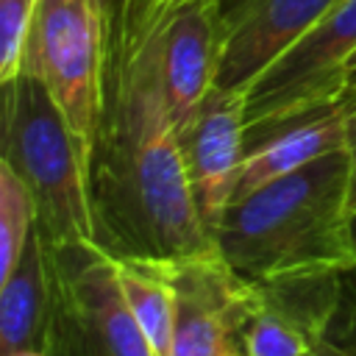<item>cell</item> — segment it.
Returning a JSON list of instances; mask_svg holds the SVG:
<instances>
[{"label":"cell","instance_id":"4fadbf2b","mask_svg":"<svg viewBox=\"0 0 356 356\" xmlns=\"http://www.w3.org/2000/svg\"><path fill=\"white\" fill-rule=\"evenodd\" d=\"M50 303L44 239L33 228L19 261L0 281V356L17 350H44V323Z\"/></svg>","mask_w":356,"mask_h":356},{"label":"cell","instance_id":"e0dca14e","mask_svg":"<svg viewBox=\"0 0 356 356\" xmlns=\"http://www.w3.org/2000/svg\"><path fill=\"white\" fill-rule=\"evenodd\" d=\"M36 8L39 0H0V83H8L22 72Z\"/></svg>","mask_w":356,"mask_h":356},{"label":"cell","instance_id":"7402d4cb","mask_svg":"<svg viewBox=\"0 0 356 356\" xmlns=\"http://www.w3.org/2000/svg\"><path fill=\"white\" fill-rule=\"evenodd\" d=\"M345 92H356V53H353V58H350V64H348V86H345ZM342 92V95H345Z\"/></svg>","mask_w":356,"mask_h":356},{"label":"cell","instance_id":"ac0fdd59","mask_svg":"<svg viewBox=\"0 0 356 356\" xmlns=\"http://www.w3.org/2000/svg\"><path fill=\"white\" fill-rule=\"evenodd\" d=\"M342 106L348 111V150H350V200L356 211V92H345Z\"/></svg>","mask_w":356,"mask_h":356},{"label":"cell","instance_id":"cb8c5ba5","mask_svg":"<svg viewBox=\"0 0 356 356\" xmlns=\"http://www.w3.org/2000/svg\"><path fill=\"white\" fill-rule=\"evenodd\" d=\"M350 331H353V337H356V306L350 309Z\"/></svg>","mask_w":356,"mask_h":356},{"label":"cell","instance_id":"8fae6325","mask_svg":"<svg viewBox=\"0 0 356 356\" xmlns=\"http://www.w3.org/2000/svg\"><path fill=\"white\" fill-rule=\"evenodd\" d=\"M167 111L178 125L214 86L222 53L220 0H192L175 8L147 39Z\"/></svg>","mask_w":356,"mask_h":356},{"label":"cell","instance_id":"30bf717a","mask_svg":"<svg viewBox=\"0 0 356 356\" xmlns=\"http://www.w3.org/2000/svg\"><path fill=\"white\" fill-rule=\"evenodd\" d=\"M342 275L259 284V300L239 331L248 356H312L339 306Z\"/></svg>","mask_w":356,"mask_h":356},{"label":"cell","instance_id":"d4e9b609","mask_svg":"<svg viewBox=\"0 0 356 356\" xmlns=\"http://www.w3.org/2000/svg\"><path fill=\"white\" fill-rule=\"evenodd\" d=\"M353 234H356V211H353Z\"/></svg>","mask_w":356,"mask_h":356},{"label":"cell","instance_id":"6da1fadb","mask_svg":"<svg viewBox=\"0 0 356 356\" xmlns=\"http://www.w3.org/2000/svg\"><path fill=\"white\" fill-rule=\"evenodd\" d=\"M86 192L95 242L114 259L172 261L220 250L195 209L147 42L106 61Z\"/></svg>","mask_w":356,"mask_h":356},{"label":"cell","instance_id":"603a6c76","mask_svg":"<svg viewBox=\"0 0 356 356\" xmlns=\"http://www.w3.org/2000/svg\"><path fill=\"white\" fill-rule=\"evenodd\" d=\"M11 356H47V353H44V350L31 348V350H17V353H11Z\"/></svg>","mask_w":356,"mask_h":356},{"label":"cell","instance_id":"484cf974","mask_svg":"<svg viewBox=\"0 0 356 356\" xmlns=\"http://www.w3.org/2000/svg\"><path fill=\"white\" fill-rule=\"evenodd\" d=\"M312 356H317V353H312Z\"/></svg>","mask_w":356,"mask_h":356},{"label":"cell","instance_id":"5bb4252c","mask_svg":"<svg viewBox=\"0 0 356 356\" xmlns=\"http://www.w3.org/2000/svg\"><path fill=\"white\" fill-rule=\"evenodd\" d=\"M117 275L131 314L156 356H170L172 345V289L159 261L117 259Z\"/></svg>","mask_w":356,"mask_h":356},{"label":"cell","instance_id":"7c38bea8","mask_svg":"<svg viewBox=\"0 0 356 356\" xmlns=\"http://www.w3.org/2000/svg\"><path fill=\"white\" fill-rule=\"evenodd\" d=\"M339 147H348V111L342 100H334L270 131L264 139L250 145L234 200Z\"/></svg>","mask_w":356,"mask_h":356},{"label":"cell","instance_id":"d6986e66","mask_svg":"<svg viewBox=\"0 0 356 356\" xmlns=\"http://www.w3.org/2000/svg\"><path fill=\"white\" fill-rule=\"evenodd\" d=\"M89 6L95 8V14H97V19H100V25L106 31V42H108V36L114 33V28H117V22L122 17L125 0H89Z\"/></svg>","mask_w":356,"mask_h":356},{"label":"cell","instance_id":"5b68a950","mask_svg":"<svg viewBox=\"0 0 356 356\" xmlns=\"http://www.w3.org/2000/svg\"><path fill=\"white\" fill-rule=\"evenodd\" d=\"M356 53V0H339L245 89L248 147L270 131L342 97Z\"/></svg>","mask_w":356,"mask_h":356},{"label":"cell","instance_id":"2e32d148","mask_svg":"<svg viewBox=\"0 0 356 356\" xmlns=\"http://www.w3.org/2000/svg\"><path fill=\"white\" fill-rule=\"evenodd\" d=\"M186 3H192V0H125L122 17L106 42V61H117V58L136 53L153 36V31L175 8L186 6Z\"/></svg>","mask_w":356,"mask_h":356},{"label":"cell","instance_id":"ffe728a7","mask_svg":"<svg viewBox=\"0 0 356 356\" xmlns=\"http://www.w3.org/2000/svg\"><path fill=\"white\" fill-rule=\"evenodd\" d=\"M314 353L317 356H356V350L353 348H348V345H342V342H334V339H320V345L314 348Z\"/></svg>","mask_w":356,"mask_h":356},{"label":"cell","instance_id":"8992f818","mask_svg":"<svg viewBox=\"0 0 356 356\" xmlns=\"http://www.w3.org/2000/svg\"><path fill=\"white\" fill-rule=\"evenodd\" d=\"M22 70H31L61 108L86 172L106 72V31L89 0H39Z\"/></svg>","mask_w":356,"mask_h":356},{"label":"cell","instance_id":"277c9868","mask_svg":"<svg viewBox=\"0 0 356 356\" xmlns=\"http://www.w3.org/2000/svg\"><path fill=\"white\" fill-rule=\"evenodd\" d=\"M47 356H156L131 314L117 259L95 239L47 245Z\"/></svg>","mask_w":356,"mask_h":356},{"label":"cell","instance_id":"44dd1931","mask_svg":"<svg viewBox=\"0 0 356 356\" xmlns=\"http://www.w3.org/2000/svg\"><path fill=\"white\" fill-rule=\"evenodd\" d=\"M220 356H248V353H245V345H242V339L236 337V339H234V342H231V345H228V348H225Z\"/></svg>","mask_w":356,"mask_h":356},{"label":"cell","instance_id":"ba28073f","mask_svg":"<svg viewBox=\"0 0 356 356\" xmlns=\"http://www.w3.org/2000/svg\"><path fill=\"white\" fill-rule=\"evenodd\" d=\"M175 136L195 209L214 239V228L236 195L248 153L245 89L214 83L175 125Z\"/></svg>","mask_w":356,"mask_h":356},{"label":"cell","instance_id":"9a60e30c","mask_svg":"<svg viewBox=\"0 0 356 356\" xmlns=\"http://www.w3.org/2000/svg\"><path fill=\"white\" fill-rule=\"evenodd\" d=\"M36 228V200L25 181L0 159V281L19 261Z\"/></svg>","mask_w":356,"mask_h":356},{"label":"cell","instance_id":"7a4b0ae2","mask_svg":"<svg viewBox=\"0 0 356 356\" xmlns=\"http://www.w3.org/2000/svg\"><path fill=\"white\" fill-rule=\"evenodd\" d=\"M214 242L256 284L356 270L350 150H331L225 206Z\"/></svg>","mask_w":356,"mask_h":356},{"label":"cell","instance_id":"52a82bcc","mask_svg":"<svg viewBox=\"0 0 356 356\" xmlns=\"http://www.w3.org/2000/svg\"><path fill=\"white\" fill-rule=\"evenodd\" d=\"M172 289L170 356H220L259 300V284L236 273L220 250L159 261Z\"/></svg>","mask_w":356,"mask_h":356},{"label":"cell","instance_id":"3957f363","mask_svg":"<svg viewBox=\"0 0 356 356\" xmlns=\"http://www.w3.org/2000/svg\"><path fill=\"white\" fill-rule=\"evenodd\" d=\"M0 86V159L31 189L36 231L53 248L95 239L83 161L61 108L31 70Z\"/></svg>","mask_w":356,"mask_h":356},{"label":"cell","instance_id":"9c48e42d","mask_svg":"<svg viewBox=\"0 0 356 356\" xmlns=\"http://www.w3.org/2000/svg\"><path fill=\"white\" fill-rule=\"evenodd\" d=\"M339 0H220L222 53L217 86L248 89L303 31Z\"/></svg>","mask_w":356,"mask_h":356}]
</instances>
